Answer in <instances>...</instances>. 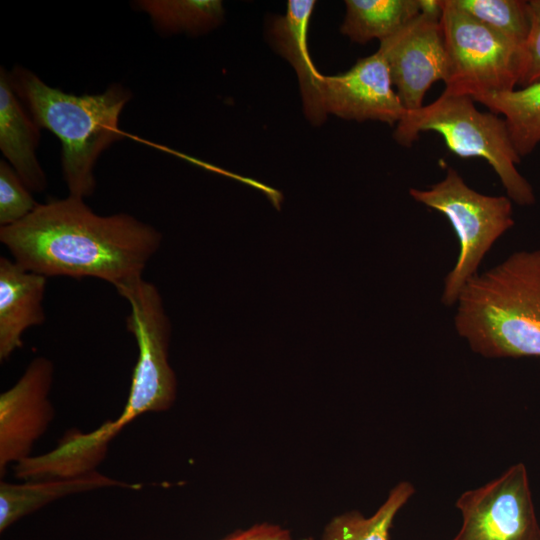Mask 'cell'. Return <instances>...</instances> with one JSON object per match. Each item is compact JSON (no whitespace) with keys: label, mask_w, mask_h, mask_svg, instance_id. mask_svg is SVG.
<instances>
[{"label":"cell","mask_w":540,"mask_h":540,"mask_svg":"<svg viewBox=\"0 0 540 540\" xmlns=\"http://www.w3.org/2000/svg\"><path fill=\"white\" fill-rule=\"evenodd\" d=\"M160 232L127 213L102 216L69 195L38 204L0 241L26 270L45 277L96 278L118 289L143 278L157 253Z\"/></svg>","instance_id":"6da1fadb"},{"label":"cell","mask_w":540,"mask_h":540,"mask_svg":"<svg viewBox=\"0 0 540 540\" xmlns=\"http://www.w3.org/2000/svg\"><path fill=\"white\" fill-rule=\"evenodd\" d=\"M454 327L489 359L540 358V248L511 253L461 290Z\"/></svg>","instance_id":"7a4b0ae2"},{"label":"cell","mask_w":540,"mask_h":540,"mask_svg":"<svg viewBox=\"0 0 540 540\" xmlns=\"http://www.w3.org/2000/svg\"><path fill=\"white\" fill-rule=\"evenodd\" d=\"M11 86L39 128L62 145L61 162L69 195L87 198L96 187L94 167L100 154L123 137L119 117L132 93L120 84L100 94L77 96L45 84L21 66L9 72Z\"/></svg>","instance_id":"3957f363"},{"label":"cell","mask_w":540,"mask_h":540,"mask_svg":"<svg viewBox=\"0 0 540 540\" xmlns=\"http://www.w3.org/2000/svg\"><path fill=\"white\" fill-rule=\"evenodd\" d=\"M469 96L445 91L432 103L407 111L396 125L394 139L411 147L421 132L442 136L448 149L461 158H482L498 175L507 196L520 206H531L536 198L533 187L519 172L521 162L504 118L481 112Z\"/></svg>","instance_id":"277c9868"},{"label":"cell","mask_w":540,"mask_h":540,"mask_svg":"<svg viewBox=\"0 0 540 540\" xmlns=\"http://www.w3.org/2000/svg\"><path fill=\"white\" fill-rule=\"evenodd\" d=\"M409 194L443 214L458 238V258L444 278L441 295L444 305L453 306L465 284L479 273L485 255L514 226L513 202L507 195L477 192L453 168L439 182L426 189L411 188Z\"/></svg>","instance_id":"5b68a950"},{"label":"cell","mask_w":540,"mask_h":540,"mask_svg":"<svg viewBox=\"0 0 540 540\" xmlns=\"http://www.w3.org/2000/svg\"><path fill=\"white\" fill-rule=\"evenodd\" d=\"M440 20L448 59L445 92L472 99L519 85L524 45L442 0Z\"/></svg>","instance_id":"8992f818"},{"label":"cell","mask_w":540,"mask_h":540,"mask_svg":"<svg viewBox=\"0 0 540 540\" xmlns=\"http://www.w3.org/2000/svg\"><path fill=\"white\" fill-rule=\"evenodd\" d=\"M116 290L130 306L126 327L139 351L124 409L111 420L119 433L143 413L168 410L176 398L177 381L168 361L171 324L156 285L140 278Z\"/></svg>","instance_id":"52a82bcc"},{"label":"cell","mask_w":540,"mask_h":540,"mask_svg":"<svg viewBox=\"0 0 540 540\" xmlns=\"http://www.w3.org/2000/svg\"><path fill=\"white\" fill-rule=\"evenodd\" d=\"M462 523L452 540H540L528 472L516 463L456 501Z\"/></svg>","instance_id":"ba28073f"},{"label":"cell","mask_w":540,"mask_h":540,"mask_svg":"<svg viewBox=\"0 0 540 540\" xmlns=\"http://www.w3.org/2000/svg\"><path fill=\"white\" fill-rule=\"evenodd\" d=\"M316 92L325 117L334 114L348 120H377L397 125L407 112L393 86L387 61L379 50L358 59L344 73L320 74Z\"/></svg>","instance_id":"9c48e42d"},{"label":"cell","mask_w":540,"mask_h":540,"mask_svg":"<svg viewBox=\"0 0 540 540\" xmlns=\"http://www.w3.org/2000/svg\"><path fill=\"white\" fill-rule=\"evenodd\" d=\"M393 86L407 111L418 110L428 89L448 75V59L440 20L419 14L380 42Z\"/></svg>","instance_id":"30bf717a"},{"label":"cell","mask_w":540,"mask_h":540,"mask_svg":"<svg viewBox=\"0 0 540 540\" xmlns=\"http://www.w3.org/2000/svg\"><path fill=\"white\" fill-rule=\"evenodd\" d=\"M53 377V362L36 357L18 381L0 395L1 476L9 464L32 456L34 443L53 420L55 411L49 399Z\"/></svg>","instance_id":"8fae6325"},{"label":"cell","mask_w":540,"mask_h":540,"mask_svg":"<svg viewBox=\"0 0 540 540\" xmlns=\"http://www.w3.org/2000/svg\"><path fill=\"white\" fill-rule=\"evenodd\" d=\"M47 277L0 257V360L23 345L24 332L45 321L43 299Z\"/></svg>","instance_id":"7c38bea8"},{"label":"cell","mask_w":540,"mask_h":540,"mask_svg":"<svg viewBox=\"0 0 540 540\" xmlns=\"http://www.w3.org/2000/svg\"><path fill=\"white\" fill-rule=\"evenodd\" d=\"M39 127L15 94L9 72L0 69V149L30 191L42 192L47 180L36 156Z\"/></svg>","instance_id":"4fadbf2b"},{"label":"cell","mask_w":540,"mask_h":540,"mask_svg":"<svg viewBox=\"0 0 540 540\" xmlns=\"http://www.w3.org/2000/svg\"><path fill=\"white\" fill-rule=\"evenodd\" d=\"M314 0H290L285 15L278 16L270 29L276 51L294 68L307 118L314 124L325 120L316 92L320 72L314 66L308 49V29L315 7Z\"/></svg>","instance_id":"5bb4252c"},{"label":"cell","mask_w":540,"mask_h":540,"mask_svg":"<svg viewBox=\"0 0 540 540\" xmlns=\"http://www.w3.org/2000/svg\"><path fill=\"white\" fill-rule=\"evenodd\" d=\"M140 489L130 484L92 471L75 477L25 481L15 484L0 482V532L43 506L74 493L100 488Z\"/></svg>","instance_id":"9a60e30c"},{"label":"cell","mask_w":540,"mask_h":540,"mask_svg":"<svg viewBox=\"0 0 540 540\" xmlns=\"http://www.w3.org/2000/svg\"><path fill=\"white\" fill-rule=\"evenodd\" d=\"M340 31L353 42H380L420 14L418 0H346Z\"/></svg>","instance_id":"2e32d148"},{"label":"cell","mask_w":540,"mask_h":540,"mask_svg":"<svg viewBox=\"0 0 540 540\" xmlns=\"http://www.w3.org/2000/svg\"><path fill=\"white\" fill-rule=\"evenodd\" d=\"M495 114H502L520 158L540 144V82L507 92L473 99Z\"/></svg>","instance_id":"e0dca14e"},{"label":"cell","mask_w":540,"mask_h":540,"mask_svg":"<svg viewBox=\"0 0 540 540\" xmlns=\"http://www.w3.org/2000/svg\"><path fill=\"white\" fill-rule=\"evenodd\" d=\"M414 493L410 482H399L371 516L365 517L354 510L333 517L325 526L321 540H389L395 517Z\"/></svg>","instance_id":"ac0fdd59"},{"label":"cell","mask_w":540,"mask_h":540,"mask_svg":"<svg viewBox=\"0 0 540 540\" xmlns=\"http://www.w3.org/2000/svg\"><path fill=\"white\" fill-rule=\"evenodd\" d=\"M162 33L204 34L224 19L219 0H142L136 4Z\"/></svg>","instance_id":"d6986e66"},{"label":"cell","mask_w":540,"mask_h":540,"mask_svg":"<svg viewBox=\"0 0 540 540\" xmlns=\"http://www.w3.org/2000/svg\"><path fill=\"white\" fill-rule=\"evenodd\" d=\"M450 4L475 20L525 44L530 28L528 1L449 0Z\"/></svg>","instance_id":"ffe728a7"},{"label":"cell","mask_w":540,"mask_h":540,"mask_svg":"<svg viewBox=\"0 0 540 540\" xmlns=\"http://www.w3.org/2000/svg\"><path fill=\"white\" fill-rule=\"evenodd\" d=\"M30 190L14 168L0 161V225L11 226L26 218L37 207Z\"/></svg>","instance_id":"44dd1931"},{"label":"cell","mask_w":540,"mask_h":540,"mask_svg":"<svg viewBox=\"0 0 540 540\" xmlns=\"http://www.w3.org/2000/svg\"><path fill=\"white\" fill-rule=\"evenodd\" d=\"M530 28L524 44L525 63L519 85L540 82V0H529Z\"/></svg>","instance_id":"7402d4cb"},{"label":"cell","mask_w":540,"mask_h":540,"mask_svg":"<svg viewBox=\"0 0 540 540\" xmlns=\"http://www.w3.org/2000/svg\"><path fill=\"white\" fill-rule=\"evenodd\" d=\"M221 540H294L289 530L271 523H259L234 531Z\"/></svg>","instance_id":"603a6c76"},{"label":"cell","mask_w":540,"mask_h":540,"mask_svg":"<svg viewBox=\"0 0 540 540\" xmlns=\"http://www.w3.org/2000/svg\"><path fill=\"white\" fill-rule=\"evenodd\" d=\"M421 14L441 20L443 13L442 0H418Z\"/></svg>","instance_id":"cb8c5ba5"}]
</instances>
